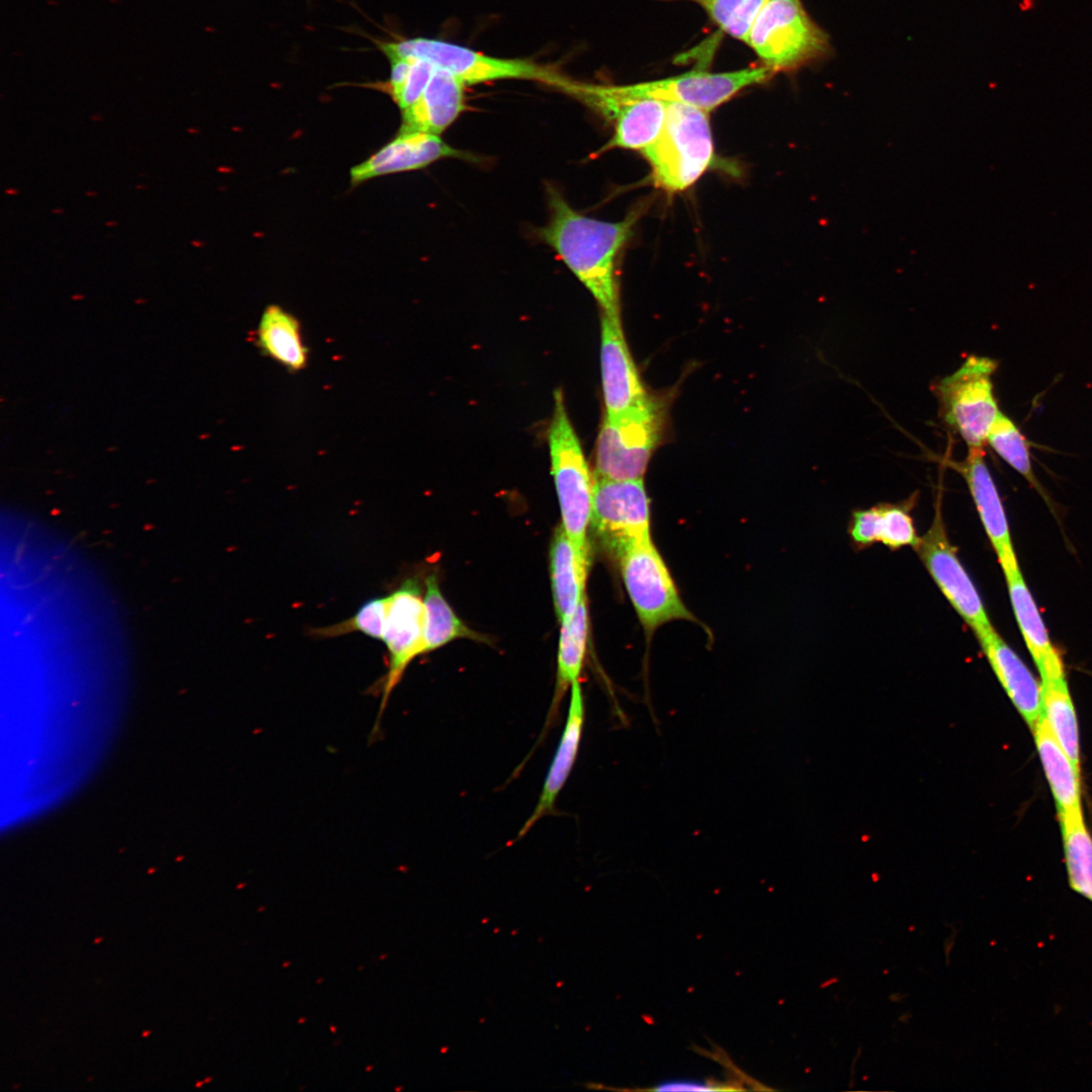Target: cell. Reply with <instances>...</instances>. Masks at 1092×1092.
Segmentation results:
<instances>
[{"mask_svg":"<svg viewBox=\"0 0 1092 1092\" xmlns=\"http://www.w3.org/2000/svg\"><path fill=\"white\" fill-rule=\"evenodd\" d=\"M547 195L549 220L537 236L587 288L602 314L620 315L618 261L643 210L630 212L623 221H605L573 209L553 186Z\"/></svg>","mask_w":1092,"mask_h":1092,"instance_id":"1","label":"cell"},{"mask_svg":"<svg viewBox=\"0 0 1092 1092\" xmlns=\"http://www.w3.org/2000/svg\"><path fill=\"white\" fill-rule=\"evenodd\" d=\"M643 154L658 188L669 192L690 189L716 163L708 113L668 103L661 135Z\"/></svg>","mask_w":1092,"mask_h":1092,"instance_id":"2","label":"cell"},{"mask_svg":"<svg viewBox=\"0 0 1092 1092\" xmlns=\"http://www.w3.org/2000/svg\"><path fill=\"white\" fill-rule=\"evenodd\" d=\"M563 527L580 561L590 567L588 528L592 523L594 483L581 443L567 415L561 389L555 394V410L548 433Z\"/></svg>","mask_w":1092,"mask_h":1092,"instance_id":"3","label":"cell"},{"mask_svg":"<svg viewBox=\"0 0 1092 1092\" xmlns=\"http://www.w3.org/2000/svg\"><path fill=\"white\" fill-rule=\"evenodd\" d=\"M748 45L772 73H790L827 57L828 34L807 15L801 0H766Z\"/></svg>","mask_w":1092,"mask_h":1092,"instance_id":"4","label":"cell"},{"mask_svg":"<svg viewBox=\"0 0 1092 1092\" xmlns=\"http://www.w3.org/2000/svg\"><path fill=\"white\" fill-rule=\"evenodd\" d=\"M667 403L647 396L625 412L606 415L599 433L596 477L642 479L664 435Z\"/></svg>","mask_w":1092,"mask_h":1092,"instance_id":"5","label":"cell"},{"mask_svg":"<svg viewBox=\"0 0 1092 1092\" xmlns=\"http://www.w3.org/2000/svg\"><path fill=\"white\" fill-rule=\"evenodd\" d=\"M379 47L386 56L415 57L429 61L435 67L454 75L466 86L499 80L521 79L555 87L565 76L553 67L541 65L535 61L493 57L457 44L437 39L413 38L380 42Z\"/></svg>","mask_w":1092,"mask_h":1092,"instance_id":"6","label":"cell"},{"mask_svg":"<svg viewBox=\"0 0 1092 1092\" xmlns=\"http://www.w3.org/2000/svg\"><path fill=\"white\" fill-rule=\"evenodd\" d=\"M998 364L991 359L968 358L952 374L940 380L936 390L949 428L969 448H982L1001 412L994 396L992 377Z\"/></svg>","mask_w":1092,"mask_h":1092,"instance_id":"7","label":"cell"},{"mask_svg":"<svg viewBox=\"0 0 1092 1092\" xmlns=\"http://www.w3.org/2000/svg\"><path fill=\"white\" fill-rule=\"evenodd\" d=\"M556 90L575 97L614 126V136L598 153L612 149L644 152L660 137L667 117V103L627 99L606 84L576 82L565 76Z\"/></svg>","mask_w":1092,"mask_h":1092,"instance_id":"8","label":"cell"},{"mask_svg":"<svg viewBox=\"0 0 1092 1092\" xmlns=\"http://www.w3.org/2000/svg\"><path fill=\"white\" fill-rule=\"evenodd\" d=\"M617 558L628 596L647 634L674 620L696 621L652 539L627 548Z\"/></svg>","mask_w":1092,"mask_h":1092,"instance_id":"9","label":"cell"},{"mask_svg":"<svg viewBox=\"0 0 1092 1092\" xmlns=\"http://www.w3.org/2000/svg\"><path fill=\"white\" fill-rule=\"evenodd\" d=\"M774 74L765 67L747 68L733 73H689L655 82L610 85L627 99H651L681 103L709 113L731 101L745 88L766 83Z\"/></svg>","mask_w":1092,"mask_h":1092,"instance_id":"10","label":"cell"},{"mask_svg":"<svg viewBox=\"0 0 1092 1092\" xmlns=\"http://www.w3.org/2000/svg\"><path fill=\"white\" fill-rule=\"evenodd\" d=\"M650 505L644 478H595L592 523L602 543L617 557L627 548L652 539Z\"/></svg>","mask_w":1092,"mask_h":1092,"instance_id":"11","label":"cell"},{"mask_svg":"<svg viewBox=\"0 0 1092 1092\" xmlns=\"http://www.w3.org/2000/svg\"><path fill=\"white\" fill-rule=\"evenodd\" d=\"M916 550L940 592L976 636L991 632L994 628L980 595L949 539L940 511Z\"/></svg>","mask_w":1092,"mask_h":1092,"instance_id":"12","label":"cell"},{"mask_svg":"<svg viewBox=\"0 0 1092 1092\" xmlns=\"http://www.w3.org/2000/svg\"><path fill=\"white\" fill-rule=\"evenodd\" d=\"M387 598L383 641L388 647L389 663L388 672L381 681L380 708L374 731L379 730V719L383 717L390 695L403 679L408 665L417 656L423 654L425 606L419 582L414 578L407 580Z\"/></svg>","mask_w":1092,"mask_h":1092,"instance_id":"13","label":"cell"},{"mask_svg":"<svg viewBox=\"0 0 1092 1092\" xmlns=\"http://www.w3.org/2000/svg\"><path fill=\"white\" fill-rule=\"evenodd\" d=\"M601 370L606 415L625 412L649 396L625 340L620 315L602 314Z\"/></svg>","mask_w":1092,"mask_h":1092,"instance_id":"14","label":"cell"},{"mask_svg":"<svg viewBox=\"0 0 1092 1092\" xmlns=\"http://www.w3.org/2000/svg\"><path fill=\"white\" fill-rule=\"evenodd\" d=\"M467 156L440 136L421 132H399L398 137L379 152L352 168L351 182L358 185L378 176L422 170L442 159Z\"/></svg>","mask_w":1092,"mask_h":1092,"instance_id":"15","label":"cell"},{"mask_svg":"<svg viewBox=\"0 0 1092 1092\" xmlns=\"http://www.w3.org/2000/svg\"><path fill=\"white\" fill-rule=\"evenodd\" d=\"M976 509L990 543L996 550L1003 574L1019 569L1007 513L982 448H971L962 467Z\"/></svg>","mask_w":1092,"mask_h":1092,"instance_id":"16","label":"cell"},{"mask_svg":"<svg viewBox=\"0 0 1092 1092\" xmlns=\"http://www.w3.org/2000/svg\"><path fill=\"white\" fill-rule=\"evenodd\" d=\"M991 669L1032 732L1043 714V690L1031 671L996 629L979 637Z\"/></svg>","mask_w":1092,"mask_h":1092,"instance_id":"17","label":"cell"},{"mask_svg":"<svg viewBox=\"0 0 1092 1092\" xmlns=\"http://www.w3.org/2000/svg\"><path fill=\"white\" fill-rule=\"evenodd\" d=\"M465 88L454 75L437 68L420 99L402 111L399 132L441 136L466 110Z\"/></svg>","mask_w":1092,"mask_h":1092,"instance_id":"18","label":"cell"},{"mask_svg":"<svg viewBox=\"0 0 1092 1092\" xmlns=\"http://www.w3.org/2000/svg\"><path fill=\"white\" fill-rule=\"evenodd\" d=\"M585 723V704L580 681L573 684L569 713L565 730L559 742L552 765L546 775L543 792L538 799L534 813L518 833L517 840L526 837L529 831L545 816L556 811V802L571 775L578 757Z\"/></svg>","mask_w":1092,"mask_h":1092,"instance_id":"19","label":"cell"},{"mask_svg":"<svg viewBox=\"0 0 1092 1092\" xmlns=\"http://www.w3.org/2000/svg\"><path fill=\"white\" fill-rule=\"evenodd\" d=\"M1011 606L1042 683L1065 678L1062 660L1051 644L1037 604L1020 569L1005 573Z\"/></svg>","mask_w":1092,"mask_h":1092,"instance_id":"20","label":"cell"},{"mask_svg":"<svg viewBox=\"0 0 1092 1092\" xmlns=\"http://www.w3.org/2000/svg\"><path fill=\"white\" fill-rule=\"evenodd\" d=\"M253 340L265 357L290 371L298 372L307 367L309 349L300 323L281 307L273 305L264 310Z\"/></svg>","mask_w":1092,"mask_h":1092,"instance_id":"21","label":"cell"},{"mask_svg":"<svg viewBox=\"0 0 1092 1092\" xmlns=\"http://www.w3.org/2000/svg\"><path fill=\"white\" fill-rule=\"evenodd\" d=\"M588 573L589 566L580 561L571 539L559 526L550 548V576L559 624L572 618L585 597Z\"/></svg>","mask_w":1092,"mask_h":1092,"instance_id":"22","label":"cell"},{"mask_svg":"<svg viewBox=\"0 0 1092 1092\" xmlns=\"http://www.w3.org/2000/svg\"><path fill=\"white\" fill-rule=\"evenodd\" d=\"M1033 733L1038 756L1049 781L1059 815L1082 811L1080 769L1074 765L1055 738L1044 714Z\"/></svg>","mask_w":1092,"mask_h":1092,"instance_id":"23","label":"cell"},{"mask_svg":"<svg viewBox=\"0 0 1092 1092\" xmlns=\"http://www.w3.org/2000/svg\"><path fill=\"white\" fill-rule=\"evenodd\" d=\"M561 625L555 696L540 741L545 738L549 727H552L556 721L566 691L572 688L573 684L580 681L589 634L587 598L582 600L572 618Z\"/></svg>","mask_w":1092,"mask_h":1092,"instance_id":"24","label":"cell"},{"mask_svg":"<svg viewBox=\"0 0 1092 1092\" xmlns=\"http://www.w3.org/2000/svg\"><path fill=\"white\" fill-rule=\"evenodd\" d=\"M425 628L423 654L431 653L459 638L481 641V636L469 629L456 615L444 598L437 576L425 580Z\"/></svg>","mask_w":1092,"mask_h":1092,"instance_id":"25","label":"cell"},{"mask_svg":"<svg viewBox=\"0 0 1092 1092\" xmlns=\"http://www.w3.org/2000/svg\"><path fill=\"white\" fill-rule=\"evenodd\" d=\"M1059 820L1069 885L1092 903V838L1083 812L1060 814Z\"/></svg>","mask_w":1092,"mask_h":1092,"instance_id":"26","label":"cell"},{"mask_svg":"<svg viewBox=\"0 0 1092 1092\" xmlns=\"http://www.w3.org/2000/svg\"><path fill=\"white\" fill-rule=\"evenodd\" d=\"M1043 714L1061 747L1080 769L1079 733L1067 679L1042 683Z\"/></svg>","mask_w":1092,"mask_h":1092,"instance_id":"27","label":"cell"},{"mask_svg":"<svg viewBox=\"0 0 1092 1092\" xmlns=\"http://www.w3.org/2000/svg\"><path fill=\"white\" fill-rule=\"evenodd\" d=\"M988 442L1008 465L1043 495L1042 487L1034 474L1028 442L1013 420L1001 413L992 426Z\"/></svg>","mask_w":1092,"mask_h":1092,"instance_id":"28","label":"cell"},{"mask_svg":"<svg viewBox=\"0 0 1092 1092\" xmlns=\"http://www.w3.org/2000/svg\"><path fill=\"white\" fill-rule=\"evenodd\" d=\"M703 6L712 20L733 38L748 44L754 20L766 0H689Z\"/></svg>","mask_w":1092,"mask_h":1092,"instance_id":"29","label":"cell"},{"mask_svg":"<svg viewBox=\"0 0 1092 1092\" xmlns=\"http://www.w3.org/2000/svg\"><path fill=\"white\" fill-rule=\"evenodd\" d=\"M388 598L368 601L358 614L340 624L310 630L309 635L317 638H333L352 633H361L383 641L387 623Z\"/></svg>","mask_w":1092,"mask_h":1092,"instance_id":"30","label":"cell"},{"mask_svg":"<svg viewBox=\"0 0 1092 1092\" xmlns=\"http://www.w3.org/2000/svg\"><path fill=\"white\" fill-rule=\"evenodd\" d=\"M878 509V543L899 550L905 546L916 549L920 536L907 506L880 505Z\"/></svg>","mask_w":1092,"mask_h":1092,"instance_id":"31","label":"cell"},{"mask_svg":"<svg viewBox=\"0 0 1092 1092\" xmlns=\"http://www.w3.org/2000/svg\"><path fill=\"white\" fill-rule=\"evenodd\" d=\"M401 57H405L409 61V69H408L403 84L390 96H392L398 108L404 111L410 108L412 104L420 99L426 87L431 82L437 67L430 64L429 61L424 59Z\"/></svg>","mask_w":1092,"mask_h":1092,"instance_id":"32","label":"cell"},{"mask_svg":"<svg viewBox=\"0 0 1092 1092\" xmlns=\"http://www.w3.org/2000/svg\"><path fill=\"white\" fill-rule=\"evenodd\" d=\"M849 534L851 540L861 547L878 543V509L873 507L854 512L850 523Z\"/></svg>","mask_w":1092,"mask_h":1092,"instance_id":"33","label":"cell"},{"mask_svg":"<svg viewBox=\"0 0 1092 1092\" xmlns=\"http://www.w3.org/2000/svg\"><path fill=\"white\" fill-rule=\"evenodd\" d=\"M722 1086L718 1083L708 1082L706 1080L695 1079H673L665 1080L654 1086L655 1091H696V1090H722Z\"/></svg>","mask_w":1092,"mask_h":1092,"instance_id":"34","label":"cell"},{"mask_svg":"<svg viewBox=\"0 0 1092 1092\" xmlns=\"http://www.w3.org/2000/svg\"><path fill=\"white\" fill-rule=\"evenodd\" d=\"M5 192L7 195H17V194H19V190H16L15 188H12V186H10V188L5 189Z\"/></svg>","mask_w":1092,"mask_h":1092,"instance_id":"35","label":"cell"},{"mask_svg":"<svg viewBox=\"0 0 1092 1092\" xmlns=\"http://www.w3.org/2000/svg\"><path fill=\"white\" fill-rule=\"evenodd\" d=\"M118 224H119V223H118V221H106V223H105V225H106V226H108V227H117V226H118Z\"/></svg>","mask_w":1092,"mask_h":1092,"instance_id":"36","label":"cell"},{"mask_svg":"<svg viewBox=\"0 0 1092 1092\" xmlns=\"http://www.w3.org/2000/svg\"><path fill=\"white\" fill-rule=\"evenodd\" d=\"M52 212H53V214H56V215L64 214V210L61 209V208H57V209L53 210Z\"/></svg>","mask_w":1092,"mask_h":1092,"instance_id":"37","label":"cell"},{"mask_svg":"<svg viewBox=\"0 0 1092 1092\" xmlns=\"http://www.w3.org/2000/svg\"><path fill=\"white\" fill-rule=\"evenodd\" d=\"M85 194L87 195V197H90V198H96L97 195H99V193H97L96 192H93V191L86 192Z\"/></svg>","mask_w":1092,"mask_h":1092,"instance_id":"38","label":"cell"},{"mask_svg":"<svg viewBox=\"0 0 1092 1092\" xmlns=\"http://www.w3.org/2000/svg\"><path fill=\"white\" fill-rule=\"evenodd\" d=\"M136 189H137V190H146V189H147V186H146V185H143V184H140V185H137V186H136Z\"/></svg>","mask_w":1092,"mask_h":1092,"instance_id":"39","label":"cell"},{"mask_svg":"<svg viewBox=\"0 0 1092 1092\" xmlns=\"http://www.w3.org/2000/svg\"><path fill=\"white\" fill-rule=\"evenodd\" d=\"M192 244L193 246H195V247H200V246H202V244H201V242H200V241H192Z\"/></svg>","mask_w":1092,"mask_h":1092,"instance_id":"40","label":"cell"},{"mask_svg":"<svg viewBox=\"0 0 1092 1092\" xmlns=\"http://www.w3.org/2000/svg\"><path fill=\"white\" fill-rule=\"evenodd\" d=\"M188 132L190 133V134H195V133H198V131L195 129H190V130H188Z\"/></svg>","mask_w":1092,"mask_h":1092,"instance_id":"41","label":"cell"}]
</instances>
